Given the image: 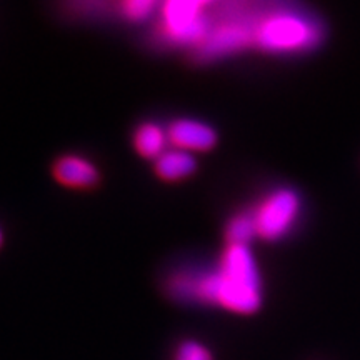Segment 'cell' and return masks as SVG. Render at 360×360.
Returning a JSON list of instances; mask_svg holds the SVG:
<instances>
[{
    "instance_id": "3957f363",
    "label": "cell",
    "mask_w": 360,
    "mask_h": 360,
    "mask_svg": "<svg viewBox=\"0 0 360 360\" xmlns=\"http://www.w3.org/2000/svg\"><path fill=\"white\" fill-rule=\"evenodd\" d=\"M205 2H174L164 4L162 7V30L172 42H204L209 32L207 24Z\"/></svg>"
},
{
    "instance_id": "5b68a950",
    "label": "cell",
    "mask_w": 360,
    "mask_h": 360,
    "mask_svg": "<svg viewBox=\"0 0 360 360\" xmlns=\"http://www.w3.org/2000/svg\"><path fill=\"white\" fill-rule=\"evenodd\" d=\"M169 142L180 150H209L217 142L215 130L207 124L191 119H180L170 125L167 130Z\"/></svg>"
},
{
    "instance_id": "7c38bea8",
    "label": "cell",
    "mask_w": 360,
    "mask_h": 360,
    "mask_svg": "<svg viewBox=\"0 0 360 360\" xmlns=\"http://www.w3.org/2000/svg\"><path fill=\"white\" fill-rule=\"evenodd\" d=\"M0 244H2V232H0Z\"/></svg>"
},
{
    "instance_id": "30bf717a",
    "label": "cell",
    "mask_w": 360,
    "mask_h": 360,
    "mask_svg": "<svg viewBox=\"0 0 360 360\" xmlns=\"http://www.w3.org/2000/svg\"><path fill=\"white\" fill-rule=\"evenodd\" d=\"M174 360H214L212 352L197 340H184L174 354Z\"/></svg>"
},
{
    "instance_id": "7a4b0ae2",
    "label": "cell",
    "mask_w": 360,
    "mask_h": 360,
    "mask_svg": "<svg viewBox=\"0 0 360 360\" xmlns=\"http://www.w3.org/2000/svg\"><path fill=\"white\" fill-rule=\"evenodd\" d=\"M317 25L297 13H270L255 25V44L269 52L305 51L319 42Z\"/></svg>"
},
{
    "instance_id": "ba28073f",
    "label": "cell",
    "mask_w": 360,
    "mask_h": 360,
    "mask_svg": "<svg viewBox=\"0 0 360 360\" xmlns=\"http://www.w3.org/2000/svg\"><path fill=\"white\" fill-rule=\"evenodd\" d=\"M169 135L164 129L157 124L147 122L135 130V150L146 159H159V157L167 150Z\"/></svg>"
},
{
    "instance_id": "6da1fadb",
    "label": "cell",
    "mask_w": 360,
    "mask_h": 360,
    "mask_svg": "<svg viewBox=\"0 0 360 360\" xmlns=\"http://www.w3.org/2000/svg\"><path fill=\"white\" fill-rule=\"evenodd\" d=\"M215 304L236 314H254L262 304V278L254 254L245 245H229L220 259Z\"/></svg>"
},
{
    "instance_id": "9c48e42d",
    "label": "cell",
    "mask_w": 360,
    "mask_h": 360,
    "mask_svg": "<svg viewBox=\"0 0 360 360\" xmlns=\"http://www.w3.org/2000/svg\"><path fill=\"white\" fill-rule=\"evenodd\" d=\"M225 237H227L229 245H245L259 237L257 225H255L254 214H240L236 215L225 229Z\"/></svg>"
},
{
    "instance_id": "52a82bcc",
    "label": "cell",
    "mask_w": 360,
    "mask_h": 360,
    "mask_svg": "<svg viewBox=\"0 0 360 360\" xmlns=\"http://www.w3.org/2000/svg\"><path fill=\"white\" fill-rule=\"evenodd\" d=\"M197 162L191 152L174 148V150H165L159 159L155 160V172L160 179L169 180H182L195 172Z\"/></svg>"
},
{
    "instance_id": "8992f818",
    "label": "cell",
    "mask_w": 360,
    "mask_h": 360,
    "mask_svg": "<svg viewBox=\"0 0 360 360\" xmlns=\"http://www.w3.org/2000/svg\"><path fill=\"white\" fill-rule=\"evenodd\" d=\"M53 177L62 186L87 188L98 182V170L92 162L80 155H64L53 165Z\"/></svg>"
},
{
    "instance_id": "277c9868",
    "label": "cell",
    "mask_w": 360,
    "mask_h": 360,
    "mask_svg": "<svg viewBox=\"0 0 360 360\" xmlns=\"http://www.w3.org/2000/svg\"><path fill=\"white\" fill-rule=\"evenodd\" d=\"M300 210V199L292 188H278L255 210L254 219L259 237L264 240H277L285 236L294 225Z\"/></svg>"
},
{
    "instance_id": "8fae6325",
    "label": "cell",
    "mask_w": 360,
    "mask_h": 360,
    "mask_svg": "<svg viewBox=\"0 0 360 360\" xmlns=\"http://www.w3.org/2000/svg\"><path fill=\"white\" fill-rule=\"evenodd\" d=\"M157 4L154 0H130V2L122 4L124 13L130 20L147 19Z\"/></svg>"
}]
</instances>
